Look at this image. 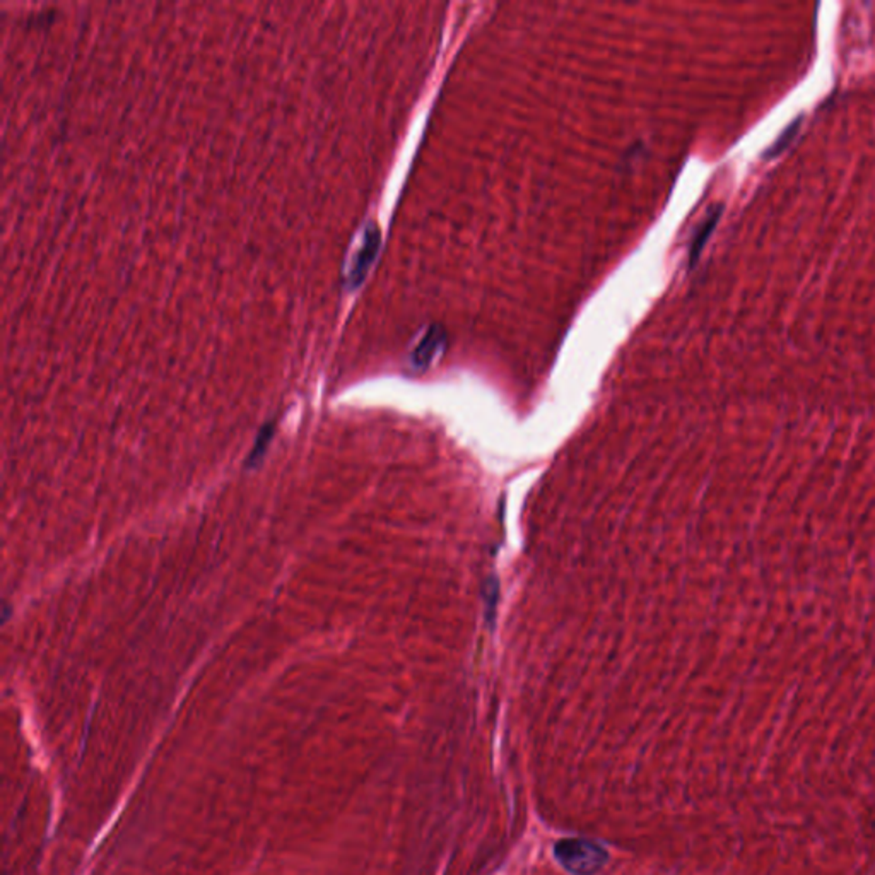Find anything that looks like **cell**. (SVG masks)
<instances>
[{"label": "cell", "mask_w": 875, "mask_h": 875, "mask_svg": "<svg viewBox=\"0 0 875 875\" xmlns=\"http://www.w3.org/2000/svg\"><path fill=\"white\" fill-rule=\"evenodd\" d=\"M443 342H445V330L442 327H438V325L430 327V330L426 332V336L419 342L414 356H413L415 365H428L431 359H433V356L436 354V351L443 346Z\"/></svg>", "instance_id": "4"}, {"label": "cell", "mask_w": 875, "mask_h": 875, "mask_svg": "<svg viewBox=\"0 0 875 875\" xmlns=\"http://www.w3.org/2000/svg\"><path fill=\"white\" fill-rule=\"evenodd\" d=\"M722 205L713 207V209L708 213L707 217H705V221L699 224V228L696 230V233H694V238H692L691 242V248H690V263H691V265H694V263L698 262V259H699V255H701L703 248H705V245H707L708 238L711 236V233L715 231L717 224H718V221H720V215H722Z\"/></svg>", "instance_id": "3"}, {"label": "cell", "mask_w": 875, "mask_h": 875, "mask_svg": "<svg viewBox=\"0 0 875 875\" xmlns=\"http://www.w3.org/2000/svg\"><path fill=\"white\" fill-rule=\"evenodd\" d=\"M557 861L575 875H594L609 861L607 851L588 840L569 838L554 846Z\"/></svg>", "instance_id": "1"}, {"label": "cell", "mask_w": 875, "mask_h": 875, "mask_svg": "<svg viewBox=\"0 0 875 875\" xmlns=\"http://www.w3.org/2000/svg\"><path fill=\"white\" fill-rule=\"evenodd\" d=\"M799 127H800V119L799 120H795V122H792V125H788V127L785 128V132L784 134H782V138H778V140H776V142L773 144V147L769 149L768 157H773V156H778V154L782 153L785 147H786V146H788V144H790V142L794 140V138L797 136V132H799Z\"/></svg>", "instance_id": "5"}, {"label": "cell", "mask_w": 875, "mask_h": 875, "mask_svg": "<svg viewBox=\"0 0 875 875\" xmlns=\"http://www.w3.org/2000/svg\"><path fill=\"white\" fill-rule=\"evenodd\" d=\"M380 243H382V236H380L378 226L373 224V223H369L366 230L363 233V243L359 246V250L356 252L353 267H351V271L347 274V284H349V288H357L365 281V277L368 274L369 267L373 265V262H375L376 255H378Z\"/></svg>", "instance_id": "2"}]
</instances>
